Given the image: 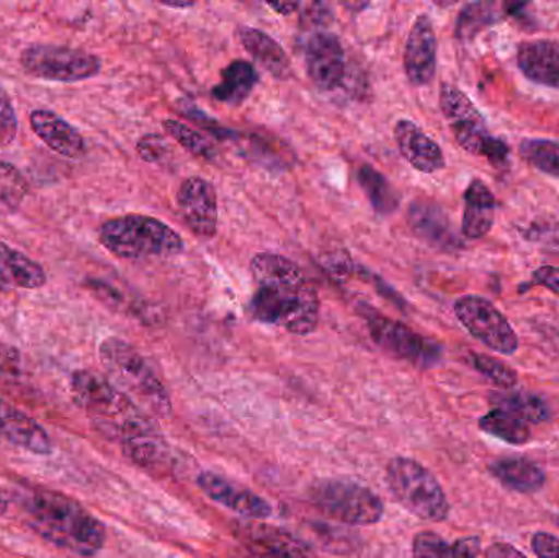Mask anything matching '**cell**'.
Returning a JSON list of instances; mask_svg holds the SVG:
<instances>
[{
  "label": "cell",
  "instance_id": "1",
  "mask_svg": "<svg viewBox=\"0 0 559 558\" xmlns=\"http://www.w3.org/2000/svg\"><path fill=\"white\" fill-rule=\"evenodd\" d=\"M249 271L255 284L249 314L255 321L283 328L295 336L314 333L321 304L296 262L275 252H259L251 259Z\"/></svg>",
  "mask_w": 559,
  "mask_h": 558
},
{
  "label": "cell",
  "instance_id": "2",
  "mask_svg": "<svg viewBox=\"0 0 559 558\" xmlns=\"http://www.w3.org/2000/svg\"><path fill=\"white\" fill-rule=\"evenodd\" d=\"M20 507L36 534L74 556L95 557L107 543L104 523L68 495L38 488L26 491Z\"/></svg>",
  "mask_w": 559,
  "mask_h": 558
},
{
  "label": "cell",
  "instance_id": "3",
  "mask_svg": "<svg viewBox=\"0 0 559 558\" xmlns=\"http://www.w3.org/2000/svg\"><path fill=\"white\" fill-rule=\"evenodd\" d=\"M107 379L151 418H169L173 402L150 360L127 341L107 337L98 347Z\"/></svg>",
  "mask_w": 559,
  "mask_h": 558
},
{
  "label": "cell",
  "instance_id": "4",
  "mask_svg": "<svg viewBox=\"0 0 559 558\" xmlns=\"http://www.w3.org/2000/svg\"><path fill=\"white\" fill-rule=\"evenodd\" d=\"M98 241L110 254L127 261L174 258L183 251L176 229L154 216L130 213L102 223Z\"/></svg>",
  "mask_w": 559,
  "mask_h": 558
},
{
  "label": "cell",
  "instance_id": "5",
  "mask_svg": "<svg viewBox=\"0 0 559 558\" xmlns=\"http://www.w3.org/2000/svg\"><path fill=\"white\" fill-rule=\"evenodd\" d=\"M384 482L394 501L419 520L443 523L450 517V501L442 485L420 462L409 458L391 459Z\"/></svg>",
  "mask_w": 559,
  "mask_h": 558
},
{
  "label": "cell",
  "instance_id": "6",
  "mask_svg": "<svg viewBox=\"0 0 559 558\" xmlns=\"http://www.w3.org/2000/svg\"><path fill=\"white\" fill-rule=\"evenodd\" d=\"M439 102L460 147L473 156L485 157L495 167L508 166L511 150L504 141L492 136L488 121L462 88L442 84Z\"/></svg>",
  "mask_w": 559,
  "mask_h": 558
},
{
  "label": "cell",
  "instance_id": "7",
  "mask_svg": "<svg viewBox=\"0 0 559 558\" xmlns=\"http://www.w3.org/2000/svg\"><path fill=\"white\" fill-rule=\"evenodd\" d=\"M71 393L79 408L108 438L117 436L141 415H146L134 405L107 377L92 370H75L71 377Z\"/></svg>",
  "mask_w": 559,
  "mask_h": 558
},
{
  "label": "cell",
  "instance_id": "8",
  "mask_svg": "<svg viewBox=\"0 0 559 558\" xmlns=\"http://www.w3.org/2000/svg\"><path fill=\"white\" fill-rule=\"evenodd\" d=\"M308 498L319 513L347 526H373L384 514L381 498L348 478H319L309 487Z\"/></svg>",
  "mask_w": 559,
  "mask_h": 558
},
{
  "label": "cell",
  "instance_id": "9",
  "mask_svg": "<svg viewBox=\"0 0 559 558\" xmlns=\"http://www.w3.org/2000/svg\"><path fill=\"white\" fill-rule=\"evenodd\" d=\"M20 66L32 78L62 84L88 81L102 71L98 56L84 49L49 43H36L23 49Z\"/></svg>",
  "mask_w": 559,
  "mask_h": 558
},
{
  "label": "cell",
  "instance_id": "10",
  "mask_svg": "<svg viewBox=\"0 0 559 558\" xmlns=\"http://www.w3.org/2000/svg\"><path fill=\"white\" fill-rule=\"evenodd\" d=\"M360 313L367 321L368 333L373 343L390 356L406 360L419 369H430L442 360V347L420 336L406 324L383 317L373 308L360 310Z\"/></svg>",
  "mask_w": 559,
  "mask_h": 558
},
{
  "label": "cell",
  "instance_id": "11",
  "mask_svg": "<svg viewBox=\"0 0 559 558\" xmlns=\"http://www.w3.org/2000/svg\"><path fill=\"white\" fill-rule=\"evenodd\" d=\"M453 310L463 328L489 349L504 356L518 353V333L502 311L488 298L465 295L455 301Z\"/></svg>",
  "mask_w": 559,
  "mask_h": 558
},
{
  "label": "cell",
  "instance_id": "12",
  "mask_svg": "<svg viewBox=\"0 0 559 558\" xmlns=\"http://www.w3.org/2000/svg\"><path fill=\"white\" fill-rule=\"evenodd\" d=\"M177 206L183 223L199 238L212 239L218 231V197L203 177H189L177 190Z\"/></svg>",
  "mask_w": 559,
  "mask_h": 558
},
{
  "label": "cell",
  "instance_id": "13",
  "mask_svg": "<svg viewBox=\"0 0 559 558\" xmlns=\"http://www.w3.org/2000/svg\"><path fill=\"white\" fill-rule=\"evenodd\" d=\"M197 485L210 500L228 508L239 517L267 520L274 514V508L261 495L215 472H202L197 478Z\"/></svg>",
  "mask_w": 559,
  "mask_h": 558
},
{
  "label": "cell",
  "instance_id": "14",
  "mask_svg": "<svg viewBox=\"0 0 559 558\" xmlns=\"http://www.w3.org/2000/svg\"><path fill=\"white\" fill-rule=\"evenodd\" d=\"M305 58L309 79L321 91H335L344 81L345 52L334 33H314L306 43Z\"/></svg>",
  "mask_w": 559,
  "mask_h": 558
},
{
  "label": "cell",
  "instance_id": "15",
  "mask_svg": "<svg viewBox=\"0 0 559 558\" xmlns=\"http://www.w3.org/2000/svg\"><path fill=\"white\" fill-rule=\"evenodd\" d=\"M403 62L407 81L416 87H424L436 78L437 35L427 13H420L411 26Z\"/></svg>",
  "mask_w": 559,
  "mask_h": 558
},
{
  "label": "cell",
  "instance_id": "16",
  "mask_svg": "<svg viewBox=\"0 0 559 558\" xmlns=\"http://www.w3.org/2000/svg\"><path fill=\"white\" fill-rule=\"evenodd\" d=\"M0 441L35 455L52 452L51 436L32 416L0 399Z\"/></svg>",
  "mask_w": 559,
  "mask_h": 558
},
{
  "label": "cell",
  "instance_id": "17",
  "mask_svg": "<svg viewBox=\"0 0 559 558\" xmlns=\"http://www.w3.org/2000/svg\"><path fill=\"white\" fill-rule=\"evenodd\" d=\"M393 134L401 156L414 169L424 174H433L445 167V154L442 147L432 138L427 136L419 124L403 118L394 124Z\"/></svg>",
  "mask_w": 559,
  "mask_h": 558
},
{
  "label": "cell",
  "instance_id": "18",
  "mask_svg": "<svg viewBox=\"0 0 559 558\" xmlns=\"http://www.w3.org/2000/svg\"><path fill=\"white\" fill-rule=\"evenodd\" d=\"M121 451L147 474L166 475L174 468V452L156 425L121 439Z\"/></svg>",
  "mask_w": 559,
  "mask_h": 558
},
{
  "label": "cell",
  "instance_id": "19",
  "mask_svg": "<svg viewBox=\"0 0 559 558\" xmlns=\"http://www.w3.org/2000/svg\"><path fill=\"white\" fill-rule=\"evenodd\" d=\"M29 127L36 136L59 156L81 159L87 153V144L78 128L58 114L38 108L29 114Z\"/></svg>",
  "mask_w": 559,
  "mask_h": 558
},
{
  "label": "cell",
  "instance_id": "20",
  "mask_svg": "<svg viewBox=\"0 0 559 558\" xmlns=\"http://www.w3.org/2000/svg\"><path fill=\"white\" fill-rule=\"evenodd\" d=\"M518 66L535 84L559 91V41L554 38L528 39L518 48Z\"/></svg>",
  "mask_w": 559,
  "mask_h": 558
},
{
  "label": "cell",
  "instance_id": "21",
  "mask_svg": "<svg viewBox=\"0 0 559 558\" xmlns=\"http://www.w3.org/2000/svg\"><path fill=\"white\" fill-rule=\"evenodd\" d=\"M407 218H409V225L413 226L414 233L433 248L453 251L462 246L453 231L452 222L447 218L445 212L436 203L429 202V200H416L409 206Z\"/></svg>",
  "mask_w": 559,
  "mask_h": 558
},
{
  "label": "cell",
  "instance_id": "22",
  "mask_svg": "<svg viewBox=\"0 0 559 558\" xmlns=\"http://www.w3.org/2000/svg\"><path fill=\"white\" fill-rule=\"evenodd\" d=\"M239 43L254 58L259 66L271 72L278 81H288L293 75L292 62L283 46L262 29L252 26H238Z\"/></svg>",
  "mask_w": 559,
  "mask_h": 558
},
{
  "label": "cell",
  "instance_id": "23",
  "mask_svg": "<svg viewBox=\"0 0 559 558\" xmlns=\"http://www.w3.org/2000/svg\"><path fill=\"white\" fill-rule=\"evenodd\" d=\"M48 277L41 264L0 241V290H38Z\"/></svg>",
  "mask_w": 559,
  "mask_h": 558
},
{
  "label": "cell",
  "instance_id": "24",
  "mask_svg": "<svg viewBox=\"0 0 559 558\" xmlns=\"http://www.w3.org/2000/svg\"><path fill=\"white\" fill-rule=\"evenodd\" d=\"M496 219V197L483 180L475 179L466 187L462 235L481 239L489 235Z\"/></svg>",
  "mask_w": 559,
  "mask_h": 558
},
{
  "label": "cell",
  "instance_id": "25",
  "mask_svg": "<svg viewBox=\"0 0 559 558\" xmlns=\"http://www.w3.org/2000/svg\"><path fill=\"white\" fill-rule=\"evenodd\" d=\"M489 474L508 490L535 494L547 484V474L540 465L525 458H504L489 464Z\"/></svg>",
  "mask_w": 559,
  "mask_h": 558
},
{
  "label": "cell",
  "instance_id": "26",
  "mask_svg": "<svg viewBox=\"0 0 559 558\" xmlns=\"http://www.w3.org/2000/svg\"><path fill=\"white\" fill-rule=\"evenodd\" d=\"M259 82L258 69L251 62L236 59L222 72V81L212 88L215 100L239 107L248 100Z\"/></svg>",
  "mask_w": 559,
  "mask_h": 558
},
{
  "label": "cell",
  "instance_id": "27",
  "mask_svg": "<svg viewBox=\"0 0 559 558\" xmlns=\"http://www.w3.org/2000/svg\"><path fill=\"white\" fill-rule=\"evenodd\" d=\"M249 541L261 556L267 558H316L306 544L293 534L267 524L248 527Z\"/></svg>",
  "mask_w": 559,
  "mask_h": 558
},
{
  "label": "cell",
  "instance_id": "28",
  "mask_svg": "<svg viewBox=\"0 0 559 558\" xmlns=\"http://www.w3.org/2000/svg\"><path fill=\"white\" fill-rule=\"evenodd\" d=\"M414 558H479L481 544L476 537H465L450 544L433 531H423L413 539Z\"/></svg>",
  "mask_w": 559,
  "mask_h": 558
},
{
  "label": "cell",
  "instance_id": "29",
  "mask_svg": "<svg viewBox=\"0 0 559 558\" xmlns=\"http://www.w3.org/2000/svg\"><path fill=\"white\" fill-rule=\"evenodd\" d=\"M492 405L496 408L504 409L521 418L522 422L532 425H542L550 422L551 409L548 403L538 395L528 392H496L491 393Z\"/></svg>",
  "mask_w": 559,
  "mask_h": 558
},
{
  "label": "cell",
  "instance_id": "30",
  "mask_svg": "<svg viewBox=\"0 0 559 558\" xmlns=\"http://www.w3.org/2000/svg\"><path fill=\"white\" fill-rule=\"evenodd\" d=\"M357 180L374 212L384 216L396 212L400 206V193L380 170L374 169L370 164H364L358 169Z\"/></svg>",
  "mask_w": 559,
  "mask_h": 558
},
{
  "label": "cell",
  "instance_id": "31",
  "mask_svg": "<svg viewBox=\"0 0 559 558\" xmlns=\"http://www.w3.org/2000/svg\"><path fill=\"white\" fill-rule=\"evenodd\" d=\"M479 429L511 446L528 444L532 439V431L527 423L522 422L512 413L499 408L491 409L488 415L479 419Z\"/></svg>",
  "mask_w": 559,
  "mask_h": 558
},
{
  "label": "cell",
  "instance_id": "32",
  "mask_svg": "<svg viewBox=\"0 0 559 558\" xmlns=\"http://www.w3.org/2000/svg\"><path fill=\"white\" fill-rule=\"evenodd\" d=\"M506 15L508 12H501L496 3H466L456 19L455 36L460 41H472L483 29L501 22Z\"/></svg>",
  "mask_w": 559,
  "mask_h": 558
},
{
  "label": "cell",
  "instance_id": "33",
  "mask_svg": "<svg viewBox=\"0 0 559 558\" xmlns=\"http://www.w3.org/2000/svg\"><path fill=\"white\" fill-rule=\"evenodd\" d=\"M519 154L538 173L559 179V141L548 138H525L519 144Z\"/></svg>",
  "mask_w": 559,
  "mask_h": 558
},
{
  "label": "cell",
  "instance_id": "34",
  "mask_svg": "<svg viewBox=\"0 0 559 558\" xmlns=\"http://www.w3.org/2000/svg\"><path fill=\"white\" fill-rule=\"evenodd\" d=\"M163 124L167 133H169L187 153L200 157V159H215V146H213L209 138L203 136L202 133L192 130V128L187 127L186 123L176 120V118H167V120H164Z\"/></svg>",
  "mask_w": 559,
  "mask_h": 558
},
{
  "label": "cell",
  "instance_id": "35",
  "mask_svg": "<svg viewBox=\"0 0 559 558\" xmlns=\"http://www.w3.org/2000/svg\"><path fill=\"white\" fill-rule=\"evenodd\" d=\"M472 364L489 382L501 387V389L511 390L519 383L518 372L508 364L496 359V357L486 356V354H473Z\"/></svg>",
  "mask_w": 559,
  "mask_h": 558
},
{
  "label": "cell",
  "instance_id": "36",
  "mask_svg": "<svg viewBox=\"0 0 559 558\" xmlns=\"http://www.w3.org/2000/svg\"><path fill=\"white\" fill-rule=\"evenodd\" d=\"M28 187L25 177L12 164L0 161V202L9 209H19Z\"/></svg>",
  "mask_w": 559,
  "mask_h": 558
},
{
  "label": "cell",
  "instance_id": "37",
  "mask_svg": "<svg viewBox=\"0 0 559 558\" xmlns=\"http://www.w3.org/2000/svg\"><path fill=\"white\" fill-rule=\"evenodd\" d=\"M19 133V117L9 92L0 84V147L10 146Z\"/></svg>",
  "mask_w": 559,
  "mask_h": 558
},
{
  "label": "cell",
  "instance_id": "38",
  "mask_svg": "<svg viewBox=\"0 0 559 558\" xmlns=\"http://www.w3.org/2000/svg\"><path fill=\"white\" fill-rule=\"evenodd\" d=\"M525 238L545 251L559 254V223L537 222L525 231Z\"/></svg>",
  "mask_w": 559,
  "mask_h": 558
},
{
  "label": "cell",
  "instance_id": "39",
  "mask_svg": "<svg viewBox=\"0 0 559 558\" xmlns=\"http://www.w3.org/2000/svg\"><path fill=\"white\" fill-rule=\"evenodd\" d=\"M136 151L141 159L157 164L166 157L169 147H167L166 140L160 134H146L138 141Z\"/></svg>",
  "mask_w": 559,
  "mask_h": 558
},
{
  "label": "cell",
  "instance_id": "40",
  "mask_svg": "<svg viewBox=\"0 0 559 558\" xmlns=\"http://www.w3.org/2000/svg\"><path fill=\"white\" fill-rule=\"evenodd\" d=\"M532 550L538 558H559V537L538 531L532 537Z\"/></svg>",
  "mask_w": 559,
  "mask_h": 558
},
{
  "label": "cell",
  "instance_id": "41",
  "mask_svg": "<svg viewBox=\"0 0 559 558\" xmlns=\"http://www.w3.org/2000/svg\"><path fill=\"white\" fill-rule=\"evenodd\" d=\"M532 281L535 285H540L559 297V268L542 265L532 274Z\"/></svg>",
  "mask_w": 559,
  "mask_h": 558
},
{
  "label": "cell",
  "instance_id": "42",
  "mask_svg": "<svg viewBox=\"0 0 559 558\" xmlns=\"http://www.w3.org/2000/svg\"><path fill=\"white\" fill-rule=\"evenodd\" d=\"M324 265L334 277H338V275H341V277H348L352 261L347 252H341V254H332L331 261L324 262Z\"/></svg>",
  "mask_w": 559,
  "mask_h": 558
},
{
  "label": "cell",
  "instance_id": "43",
  "mask_svg": "<svg viewBox=\"0 0 559 558\" xmlns=\"http://www.w3.org/2000/svg\"><path fill=\"white\" fill-rule=\"evenodd\" d=\"M486 558H528L521 550L515 549L512 544L495 543L486 550Z\"/></svg>",
  "mask_w": 559,
  "mask_h": 558
},
{
  "label": "cell",
  "instance_id": "44",
  "mask_svg": "<svg viewBox=\"0 0 559 558\" xmlns=\"http://www.w3.org/2000/svg\"><path fill=\"white\" fill-rule=\"evenodd\" d=\"M269 7H271L272 10H275V12L278 13V15H292L293 12H296V10L301 7V3L298 2H280V3H267Z\"/></svg>",
  "mask_w": 559,
  "mask_h": 558
},
{
  "label": "cell",
  "instance_id": "45",
  "mask_svg": "<svg viewBox=\"0 0 559 558\" xmlns=\"http://www.w3.org/2000/svg\"><path fill=\"white\" fill-rule=\"evenodd\" d=\"M163 5L169 9H190L195 5V2H163Z\"/></svg>",
  "mask_w": 559,
  "mask_h": 558
},
{
  "label": "cell",
  "instance_id": "46",
  "mask_svg": "<svg viewBox=\"0 0 559 558\" xmlns=\"http://www.w3.org/2000/svg\"><path fill=\"white\" fill-rule=\"evenodd\" d=\"M7 511H9V500H7L5 494L0 490V517L7 514Z\"/></svg>",
  "mask_w": 559,
  "mask_h": 558
}]
</instances>
